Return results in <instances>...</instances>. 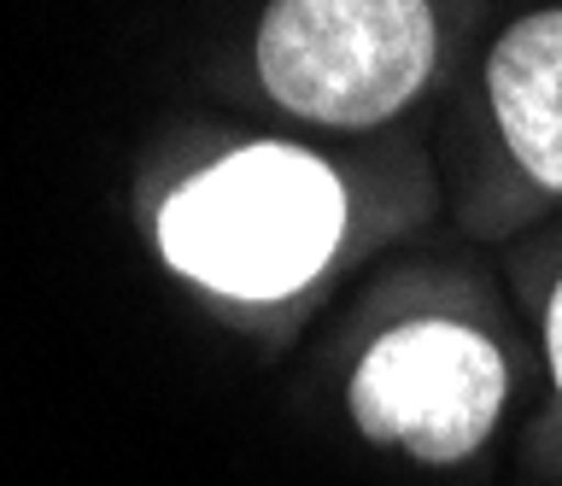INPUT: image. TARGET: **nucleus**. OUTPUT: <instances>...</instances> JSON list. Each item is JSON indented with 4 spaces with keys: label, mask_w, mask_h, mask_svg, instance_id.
<instances>
[{
    "label": "nucleus",
    "mask_w": 562,
    "mask_h": 486,
    "mask_svg": "<svg viewBox=\"0 0 562 486\" xmlns=\"http://www.w3.org/2000/svg\"><path fill=\"white\" fill-rule=\"evenodd\" d=\"M346 229V194L323 159L299 147H246L211 165L165 205V252L193 282L276 299L328 264Z\"/></svg>",
    "instance_id": "nucleus-1"
},
{
    "label": "nucleus",
    "mask_w": 562,
    "mask_h": 486,
    "mask_svg": "<svg viewBox=\"0 0 562 486\" xmlns=\"http://www.w3.org/2000/svg\"><path fill=\"white\" fill-rule=\"evenodd\" d=\"M486 100L516 165L562 194V7L527 12L486 59Z\"/></svg>",
    "instance_id": "nucleus-4"
},
{
    "label": "nucleus",
    "mask_w": 562,
    "mask_h": 486,
    "mask_svg": "<svg viewBox=\"0 0 562 486\" xmlns=\"http://www.w3.org/2000/svg\"><path fill=\"white\" fill-rule=\"evenodd\" d=\"M509 398V363L481 328L411 317L369 340L346 381L351 428L404 457L451 468L492 440Z\"/></svg>",
    "instance_id": "nucleus-3"
},
{
    "label": "nucleus",
    "mask_w": 562,
    "mask_h": 486,
    "mask_svg": "<svg viewBox=\"0 0 562 486\" xmlns=\"http://www.w3.org/2000/svg\"><path fill=\"white\" fill-rule=\"evenodd\" d=\"M439 30L428 0H270L258 77L288 112L334 129L386 124L428 89Z\"/></svg>",
    "instance_id": "nucleus-2"
},
{
    "label": "nucleus",
    "mask_w": 562,
    "mask_h": 486,
    "mask_svg": "<svg viewBox=\"0 0 562 486\" xmlns=\"http://www.w3.org/2000/svg\"><path fill=\"white\" fill-rule=\"evenodd\" d=\"M544 363H551V381L562 393V275H557L551 299H544Z\"/></svg>",
    "instance_id": "nucleus-5"
}]
</instances>
